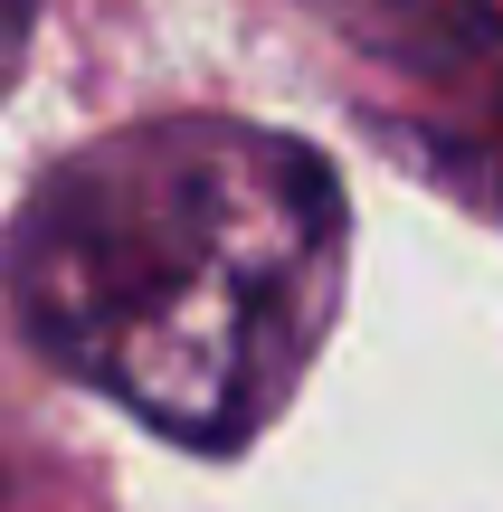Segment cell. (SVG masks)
Returning a JSON list of instances; mask_svg holds the SVG:
<instances>
[{
	"label": "cell",
	"mask_w": 503,
	"mask_h": 512,
	"mask_svg": "<svg viewBox=\"0 0 503 512\" xmlns=\"http://www.w3.org/2000/svg\"><path fill=\"white\" fill-rule=\"evenodd\" d=\"M10 313L76 389L200 456L285 418L352 285V209L314 143L247 114H143L19 200Z\"/></svg>",
	"instance_id": "cell-1"
},
{
	"label": "cell",
	"mask_w": 503,
	"mask_h": 512,
	"mask_svg": "<svg viewBox=\"0 0 503 512\" xmlns=\"http://www.w3.org/2000/svg\"><path fill=\"white\" fill-rule=\"evenodd\" d=\"M342 48L390 67L399 86L447 95L456 114L503 124V10L494 0H304Z\"/></svg>",
	"instance_id": "cell-2"
},
{
	"label": "cell",
	"mask_w": 503,
	"mask_h": 512,
	"mask_svg": "<svg viewBox=\"0 0 503 512\" xmlns=\"http://www.w3.org/2000/svg\"><path fill=\"white\" fill-rule=\"evenodd\" d=\"M29 29H38V0H0V95H10L19 57H29Z\"/></svg>",
	"instance_id": "cell-3"
}]
</instances>
